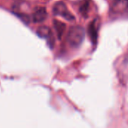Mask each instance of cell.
<instances>
[{
  "label": "cell",
  "mask_w": 128,
  "mask_h": 128,
  "mask_svg": "<svg viewBox=\"0 0 128 128\" xmlns=\"http://www.w3.org/2000/svg\"><path fill=\"white\" fill-rule=\"evenodd\" d=\"M54 26H55V29L56 31L57 36H58V39H61V38L65 30V28H66L65 24L63 23L62 22H60L58 20H54Z\"/></svg>",
  "instance_id": "52a82bcc"
},
{
  "label": "cell",
  "mask_w": 128,
  "mask_h": 128,
  "mask_svg": "<svg viewBox=\"0 0 128 128\" xmlns=\"http://www.w3.org/2000/svg\"><path fill=\"white\" fill-rule=\"evenodd\" d=\"M85 30L80 26H72L68 34V44L73 47H78L82 43L85 38Z\"/></svg>",
  "instance_id": "6da1fadb"
},
{
  "label": "cell",
  "mask_w": 128,
  "mask_h": 128,
  "mask_svg": "<svg viewBox=\"0 0 128 128\" xmlns=\"http://www.w3.org/2000/svg\"><path fill=\"white\" fill-rule=\"evenodd\" d=\"M37 34L39 37L47 40L49 45L52 47L54 44V37L50 28L46 26H40L37 30Z\"/></svg>",
  "instance_id": "277c9868"
},
{
  "label": "cell",
  "mask_w": 128,
  "mask_h": 128,
  "mask_svg": "<svg viewBox=\"0 0 128 128\" xmlns=\"http://www.w3.org/2000/svg\"><path fill=\"white\" fill-rule=\"evenodd\" d=\"M88 10H89V2L88 0H85L80 8V11L81 12V14L87 17L88 16Z\"/></svg>",
  "instance_id": "ba28073f"
},
{
  "label": "cell",
  "mask_w": 128,
  "mask_h": 128,
  "mask_svg": "<svg viewBox=\"0 0 128 128\" xmlns=\"http://www.w3.org/2000/svg\"><path fill=\"white\" fill-rule=\"evenodd\" d=\"M47 17V12L45 8L38 7L34 9L32 14V21L34 22L38 23L44 22Z\"/></svg>",
  "instance_id": "5b68a950"
},
{
  "label": "cell",
  "mask_w": 128,
  "mask_h": 128,
  "mask_svg": "<svg viewBox=\"0 0 128 128\" xmlns=\"http://www.w3.org/2000/svg\"><path fill=\"white\" fill-rule=\"evenodd\" d=\"M52 11L55 15L60 16L62 17H63L64 19H65L66 20L73 21L75 20V17L68 10L67 6L65 5V4L64 2H56L53 6Z\"/></svg>",
  "instance_id": "3957f363"
},
{
  "label": "cell",
  "mask_w": 128,
  "mask_h": 128,
  "mask_svg": "<svg viewBox=\"0 0 128 128\" xmlns=\"http://www.w3.org/2000/svg\"><path fill=\"white\" fill-rule=\"evenodd\" d=\"M128 14V0H115L110 7V14L114 18L122 17Z\"/></svg>",
  "instance_id": "7a4b0ae2"
},
{
  "label": "cell",
  "mask_w": 128,
  "mask_h": 128,
  "mask_svg": "<svg viewBox=\"0 0 128 128\" xmlns=\"http://www.w3.org/2000/svg\"><path fill=\"white\" fill-rule=\"evenodd\" d=\"M88 33L90 37V39L93 44H97L98 40V25H97V20H94L92 21L88 27Z\"/></svg>",
  "instance_id": "8992f818"
}]
</instances>
